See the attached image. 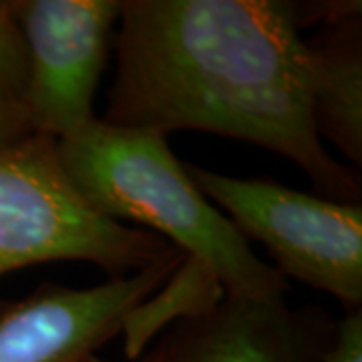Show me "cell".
<instances>
[{
	"label": "cell",
	"instance_id": "obj_6",
	"mask_svg": "<svg viewBox=\"0 0 362 362\" xmlns=\"http://www.w3.org/2000/svg\"><path fill=\"white\" fill-rule=\"evenodd\" d=\"M183 259L173 250L145 270L93 288L47 282L18 300L0 302V362H89Z\"/></svg>",
	"mask_w": 362,
	"mask_h": 362
},
{
	"label": "cell",
	"instance_id": "obj_3",
	"mask_svg": "<svg viewBox=\"0 0 362 362\" xmlns=\"http://www.w3.org/2000/svg\"><path fill=\"white\" fill-rule=\"evenodd\" d=\"M173 250L156 233L93 209L66 177L52 135L37 131L0 149V276L73 259L123 278Z\"/></svg>",
	"mask_w": 362,
	"mask_h": 362
},
{
	"label": "cell",
	"instance_id": "obj_12",
	"mask_svg": "<svg viewBox=\"0 0 362 362\" xmlns=\"http://www.w3.org/2000/svg\"><path fill=\"white\" fill-rule=\"evenodd\" d=\"M37 133L30 115L23 107L0 103V149L11 147Z\"/></svg>",
	"mask_w": 362,
	"mask_h": 362
},
{
	"label": "cell",
	"instance_id": "obj_5",
	"mask_svg": "<svg viewBox=\"0 0 362 362\" xmlns=\"http://www.w3.org/2000/svg\"><path fill=\"white\" fill-rule=\"evenodd\" d=\"M30 54L25 109L35 129L65 139L97 117L121 0H11Z\"/></svg>",
	"mask_w": 362,
	"mask_h": 362
},
{
	"label": "cell",
	"instance_id": "obj_7",
	"mask_svg": "<svg viewBox=\"0 0 362 362\" xmlns=\"http://www.w3.org/2000/svg\"><path fill=\"white\" fill-rule=\"evenodd\" d=\"M334 326L316 306L223 296L209 310L171 324L135 362H322Z\"/></svg>",
	"mask_w": 362,
	"mask_h": 362
},
{
	"label": "cell",
	"instance_id": "obj_8",
	"mask_svg": "<svg viewBox=\"0 0 362 362\" xmlns=\"http://www.w3.org/2000/svg\"><path fill=\"white\" fill-rule=\"evenodd\" d=\"M310 63V113L320 141H330L362 168V4L361 0L296 2Z\"/></svg>",
	"mask_w": 362,
	"mask_h": 362
},
{
	"label": "cell",
	"instance_id": "obj_10",
	"mask_svg": "<svg viewBox=\"0 0 362 362\" xmlns=\"http://www.w3.org/2000/svg\"><path fill=\"white\" fill-rule=\"evenodd\" d=\"M30 87V54L11 0H0V103L25 109Z\"/></svg>",
	"mask_w": 362,
	"mask_h": 362
},
{
	"label": "cell",
	"instance_id": "obj_4",
	"mask_svg": "<svg viewBox=\"0 0 362 362\" xmlns=\"http://www.w3.org/2000/svg\"><path fill=\"white\" fill-rule=\"evenodd\" d=\"M185 169L247 242L268 247L284 278L334 296L346 312L361 310V202H334L278 181L242 180L194 163Z\"/></svg>",
	"mask_w": 362,
	"mask_h": 362
},
{
	"label": "cell",
	"instance_id": "obj_9",
	"mask_svg": "<svg viewBox=\"0 0 362 362\" xmlns=\"http://www.w3.org/2000/svg\"><path fill=\"white\" fill-rule=\"evenodd\" d=\"M223 296L221 286L209 272L194 259H183L168 282L125 318L121 334H125L127 361H137L161 328L209 310Z\"/></svg>",
	"mask_w": 362,
	"mask_h": 362
},
{
	"label": "cell",
	"instance_id": "obj_13",
	"mask_svg": "<svg viewBox=\"0 0 362 362\" xmlns=\"http://www.w3.org/2000/svg\"><path fill=\"white\" fill-rule=\"evenodd\" d=\"M89 362H105V361H101V358H99V356H93V358H90Z\"/></svg>",
	"mask_w": 362,
	"mask_h": 362
},
{
	"label": "cell",
	"instance_id": "obj_1",
	"mask_svg": "<svg viewBox=\"0 0 362 362\" xmlns=\"http://www.w3.org/2000/svg\"><path fill=\"white\" fill-rule=\"evenodd\" d=\"M115 78L101 121L194 129L286 157L320 197L361 202L358 171L326 151L292 0H121Z\"/></svg>",
	"mask_w": 362,
	"mask_h": 362
},
{
	"label": "cell",
	"instance_id": "obj_11",
	"mask_svg": "<svg viewBox=\"0 0 362 362\" xmlns=\"http://www.w3.org/2000/svg\"><path fill=\"white\" fill-rule=\"evenodd\" d=\"M322 362H362V310L346 312L338 320Z\"/></svg>",
	"mask_w": 362,
	"mask_h": 362
},
{
	"label": "cell",
	"instance_id": "obj_2",
	"mask_svg": "<svg viewBox=\"0 0 362 362\" xmlns=\"http://www.w3.org/2000/svg\"><path fill=\"white\" fill-rule=\"evenodd\" d=\"M165 133L95 119L59 139L66 177L109 220L141 223L197 262L228 298H284L288 280L197 189Z\"/></svg>",
	"mask_w": 362,
	"mask_h": 362
}]
</instances>
